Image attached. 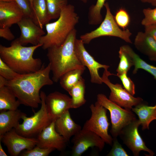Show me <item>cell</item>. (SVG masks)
I'll list each match as a JSON object with an SVG mask.
<instances>
[{
    "mask_svg": "<svg viewBox=\"0 0 156 156\" xmlns=\"http://www.w3.org/2000/svg\"><path fill=\"white\" fill-rule=\"evenodd\" d=\"M51 65L44 64L38 71L20 74L16 79L8 81L6 86L14 93L21 104L37 108L41 104L40 90L45 86L52 85L53 81L50 77Z\"/></svg>",
    "mask_w": 156,
    "mask_h": 156,
    "instance_id": "obj_1",
    "label": "cell"
},
{
    "mask_svg": "<svg viewBox=\"0 0 156 156\" xmlns=\"http://www.w3.org/2000/svg\"><path fill=\"white\" fill-rule=\"evenodd\" d=\"M77 30L75 28L61 45L50 48L47 56L53 74L52 79L57 82L66 72L75 69H85L75 53V44Z\"/></svg>",
    "mask_w": 156,
    "mask_h": 156,
    "instance_id": "obj_2",
    "label": "cell"
},
{
    "mask_svg": "<svg viewBox=\"0 0 156 156\" xmlns=\"http://www.w3.org/2000/svg\"><path fill=\"white\" fill-rule=\"evenodd\" d=\"M42 45L27 47L21 45L17 38L13 40L10 47L0 45V58L17 73L25 74L37 71L43 64L40 58L33 57L35 50Z\"/></svg>",
    "mask_w": 156,
    "mask_h": 156,
    "instance_id": "obj_3",
    "label": "cell"
},
{
    "mask_svg": "<svg viewBox=\"0 0 156 156\" xmlns=\"http://www.w3.org/2000/svg\"><path fill=\"white\" fill-rule=\"evenodd\" d=\"M79 17L74 6L68 4L62 10L57 20L44 26L47 34L41 37L39 44L44 50L61 45L79 22Z\"/></svg>",
    "mask_w": 156,
    "mask_h": 156,
    "instance_id": "obj_4",
    "label": "cell"
},
{
    "mask_svg": "<svg viewBox=\"0 0 156 156\" xmlns=\"http://www.w3.org/2000/svg\"><path fill=\"white\" fill-rule=\"evenodd\" d=\"M106 10L104 19L95 30L80 36L84 44H88L93 39L100 37L112 36L118 38L125 42L132 43L130 37L132 33L128 29H121L116 23L107 2L104 5Z\"/></svg>",
    "mask_w": 156,
    "mask_h": 156,
    "instance_id": "obj_5",
    "label": "cell"
},
{
    "mask_svg": "<svg viewBox=\"0 0 156 156\" xmlns=\"http://www.w3.org/2000/svg\"><path fill=\"white\" fill-rule=\"evenodd\" d=\"M46 95L43 91L40 92L41 107L30 117L24 116L23 123L14 129L19 135L27 138H36L53 121L47 112L45 102Z\"/></svg>",
    "mask_w": 156,
    "mask_h": 156,
    "instance_id": "obj_6",
    "label": "cell"
},
{
    "mask_svg": "<svg viewBox=\"0 0 156 156\" xmlns=\"http://www.w3.org/2000/svg\"><path fill=\"white\" fill-rule=\"evenodd\" d=\"M97 101L110 112L112 124L110 132L113 138L119 136L124 128L137 119L131 110L122 108L103 94L97 95Z\"/></svg>",
    "mask_w": 156,
    "mask_h": 156,
    "instance_id": "obj_7",
    "label": "cell"
},
{
    "mask_svg": "<svg viewBox=\"0 0 156 156\" xmlns=\"http://www.w3.org/2000/svg\"><path fill=\"white\" fill-rule=\"evenodd\" d=\"M91 116L84 123L82 129L91 131L99 136L105 143L111 146L113 138L108 133L109 123L107 115V109L97 101L90 107Z\"/></svg>",
    "mask_w": 156,
    "mask_h": 156,
    "instance_id": "obj_8",
    "label": "cell"
},
{
    "mask_svg": "<svg viewBox=\"0 0 156 156\" xmlns=\"http://www.w3.org/2000/svg\"><path fill=\"white\" fill-rule=\"evenodd\" d=\"M108 69H104L101 78L103 82L109 88L111 92L109 99L121 107L129 110H131L133 106H135L142 103L143 99L138 97H135L130 94L123 88L121 84L112 83L109 79L112 75L116 76L108 71Z\"/></svg>",
    "mask_w": 156,
    "mask_h": 156,
    "instance_id": "obj_9",
    "label": "cell"
},
{
    "mask_svg": "<svg viewBox=\"0 0 156 156\" xmlns=\"http://www.w3.org/2000/svg\"><path fill=\"white\" fill-rule=\"evenodd\" d=\"M140 125L137 119L124 128L119 136L133 155L138 156L140 152L144 151L148 152L149 156H153L154 153L147 147L139 133L138 128Z\"/></svg>",
    "mask_w": 156,
    "mask_h": 156,
    "instance_id": "obj_10",
    "label": "cell"
},
{
    "mask_svg": "<svg viewBox=\"0 0 156 156\" xmlns=\"http://www.w3.org/2000/svg\"><path fill=\"white\" fill-rule=\"evenodd\" d=\"M71 155L80 156L89 148L95 147L100 151L104 148L105 141L94 133L82 129L74 136Z\"/></svg>",
    "mask_w": 156,
    "mask_h": 156,
    "instance_id": "obj_11",
    "label": "cell"
},
{
    "mask_svg": "<svg viewBox=\"0 0 156 156\" xmlns=\"http://www.w3.org/2000/svg\"><path fill=\"white\" fill-rule=\"evenodd\" d=\"M1 141L7 147L10 155L17 156L21 152L30 150L36 145V138H27L18 134L13 128L0 138Z\"/></svg>",
    "mask_w": 156,
    "mask_h": 156,
    "instance_id": "obj_12",
    "label": "cell"
},
{
    "mask_svg": "<svg viewBox=\"0 0 156 156\" xmlns=\"http://www.w3.org/2000/svg\"><path fill=\"white\" fill-rule=\"evenodd\" d=\"M84 44L81 39H76L75 44L76 55L81 64L88 69L92 83L101 84L103 82L99 71L101 68L108 69L109 66L103 64L96 61L85 49Z\"/></svg>",
    "mask_w": 156,
    "mask_h": 156,
    "instance_id": "obj_13",
    "label": "cell"
},
{
    "mask_svg": "<svg viewBox=\"0 0 156 156\" xmlns=\"http://www.w3.org/2000/svg\"><path fill=\"white\" fill-rule=\"evenodd\" d=\"M45 102L48 114L52 121L72 108L71 98L59 92L55 91L46 95Z\"/></svg>",
    "mask_w": 156,
    "mask_h": 156,
    "instance_id": "obj_14",
    "label": "cell"
},
{
    "mask_svg": "<svg viewBox=\"0 0 156 156\" xmlns=\"http://www.w3.org/2000/svg\"><path fill=\"white\" fill-rule=\"evenodd\" d=\"M36 145L42 148H52L62 151L66 148L68 142L56 131L55 120L46 127L36 137Z\"/></svg>",
    "mask_w": 156,
    "mask_h": 156,
    "instance_id": "obj_15",
    "label": "cell"
},
{
    "mask_svg": "<svg viewBox=\"0 0 156 156\" xmlns=\"http://www.w3.org/2000/svg\"><path fill=\"white\" fill-rule=\"evenodd\" d=\"M17 24L21 31V35L17 39L23 45L29 43L37 45L39 44L40 38L45 34L43 29L36 25L30 18L24 16Z\"/></svg>",
    "mask_w": 156,
    "mask_h": 156,
    "instance_id": "obj_16",
    "label": "cell"
},
{
    "mask_svg": "<svg viewBox=\"0 0 156 156\" xmlns=\"http://www.w3.org/2000/svg\"><path fill=\"white\" fill-rule=\"evenodd\" d=\"M24 16L23 11L14 1H0V28L10 27Z\"/></svg>",
    "mask_w": 156,
    "mask_h": 156,
    "instance_id": "obj_17",
    "label": "cell"
},
{
    "mask_svg": "<svg viewBox=\"0 0 156 156\" xmlns=\"http://www.w3.org/2000/svg\"><path fill=\"white\" fill-rule=\"evenodd\" d=\"M55 125L56 131L68 142L82 129L72 119L69 110L55 120Z\"/></svg>",
    "mask_w": 156,
    "mask_h": 156,
    "instance_id": "obj_18",
    "label": "cell"
},
{
    "mask_svg": "<svg viewBox=\"0 0 156 156\" xmlns=\"http://www.w3.org/2000/svg\"><path fill=\"white\" fill-rule=\"evenodd\" d=\"M134 44L140 52L151 61H156V41L144 32L139 31L136 35Z\"/></svg>",
    "mask_w": 156,
    "mask_h": 156,
    "instance_id": "obj_19",
    "label": "cell"
},
{
    "mask_svg": "<svg viewBox=\"0 0 156 156\" xmlns=\"http://www.w3.org/2000/svg\"><path fill=\"white\" fill-rule=\"evenodd\" d=\"M25 113L18 109L0 112V138L12 129L16 128L19 121L25 116Z\"/></svg>",
    "mask_w": 156,
    "mask_h": 156,
    "instance_id": "obj_20",
    "label": "cell"
},
{
    "mask_svg": "<svg viewBox=\"0 0 156 156\" xmlns=\"http://www.w3.org/2000/svg\"><path fill=\"white\" fill-rule=\"evenodd\" d=\"M142 102L133 107L131 110L138 116L142 129L144 130L148 129L150 123L156 120V103L154 106H149Z\"/></svg>",
    "mask_w": 156,
    "mask_h": 156,
    "instance_id": "obj_21",
    "label": "cell"
},
{
    "mask_svg": "<svg viewBox=\"0 0 156 156\" xmlns=\"http://www.w3.org/2000/svg\"><path fill=\"white\" fill-rule=\"evenodd\" d=\"M32 19L37 25L43 29V26L51 19L46 0H33Z\"/></svg>",
    "mask_w": 156,
    "mask_h": 156,
    "instance_id": "obj_22",
    "label": "cell"
},
{
    "mask_svg": "<svg viewBox=\"0 0 156 156\" xmlns=\"http://www.w3.org/2000/svg\"><path fill=\"white\" fill-rule=\"evenodd\" d=\"M11 89L7 86L0 87V112L18 109L21 104Z\"/></svg>",
    "mask_w": 156,
    "mask_h": 156,
    "instance_id": "obj_23",
    "label": "cell"
},
{
    "mask_svg": "<svg viewBox=\"0 0 156 156\" xmlns=\"http://www.w3.org/2000/svg\"><path fill=\"white\" fill-rule=\"evenodd\" d=\"M85 87V81L82 77L68 92L71 97L72 108H79L86 103Z\"/></svg>",
    "mask_w": 156,
    "mask_h": 156,
    "instance_id": "obj_24",
    "label": "cell"
},
{
    "mask_svg": "<svg viewBox=\"0 0 156 156\" xmlns=\"http://www.w3.org/2000/svg\"><path fill=\"white\" fill-rule=\"evenodd\" d=\"M85 69H77L70 70L64 74L60 79L62 87L68 92L82 77Z\"/></svg>",
    "mask_w": 156,
    "mask_h": 156,
    "instance_id": "obj_25",
    "label": "cell"
},
{
    "mask_svg": "<svg viewBox=\"0 0 156 156\" xmlns=\"http://www.w3.org/2000/svg\"><path fill=\"white\" fill-rule=\"evenodd\" d=\"M120 47L129 56L133 62L134 66L133 71V74H136L139 69H142L149 72L152 65L147 63L142 59L128 45H124Z\"/></svg>",
    "mask_w": 156,
    "mask_h": 156,
    "instance_id": "obj_26",
    "label": "cell"
},
{
    "mask_svg": "<svg viewBox=\"0 0 156 156\" xmlns=\"http://www.w3.org/2000/svg\"><path fill=\"white\" fill-rule=\"evenodd\" d=\"M106 0H97L95 5L89 8L88 17L89 25H96L100 24L103 21L101 11Z\"/></svg>",
    "mask_w": 156,
    "mask_h": 156,
    "instance_id": "obj_27",
    "label": "cell"
},
{
    "mask_svg": "<svg viewBox=\"0 0 156 156\" xmlns=\"http://www.w3.org/2000/svg\"><path fill=\"white\" fill-rule=\"evenodd\" d=\"M51 19L58 18L62 10L68 5V0H46Z\"/></svg>",
    "mask_w": 156,
    "mask_h": 156,
    "instance_id": "obj_28",
    "label": "cell"
},
{
    "mask_svg": "<svg viewBox=\"0 0 156 156\" xmlns=\"http://www.w3.org/2000/svg\"><path fill=\"white\" fill-rule=\"evenodd\" d=\"M120 62L116 70V76L127 73L133 66V62L127 54L120 47L118 51Z\"/></svg>",
    "mask_w": 156,
    "mask_h": 156,
    "instance_id": "obj_29",
    "label": "cell"
},
{
    "mask_svg": "<svg viewBox=\"0 0 156 156\" xmlns=\"http://www.w3.org/2000/svg\"><path fill=\"white\" fill-rule=\"evenodd\" d=\"M114 17L116 23L120 28L123 29H127L130 22V17L125 9L121 8L118 10Z\"/></svg>",
    "mask_w": 156,
    "mask_h": 156,
    "instance_id": "obj_30",
    "label": "cell"
},
{
    "mask_svg": "<svg viewBox=\"0 0 156 156\" xmlns=\"http://www.w3.org/2000/svg\"><path fill=\"white\" fill-rule=\"evenodd\" d=\"M55 150L52 148H42L36 145L30 150H24L20 155L21 156H47Z\"/></svg>",
    "mask_w": 156,
    "mask_h": 156,
    "instance_id": "obj_31",
    "label": "cell"
},
{
    "mask_svg": "<svg viewBox=\"0 0 156 156\" xmlns=\"http://www.w3.org/2000/svg\"><path fill=\"white\" fill-rule=\"evenodd\" d=\"M20 74L11 68L0 58V76L10 81L16 79Z\"/></svg>",
    "mask_w": 156,
    "mask_h": 156,
    "instance_id": "obj_32",
    "label": "cell"
},
{
    "mask_svg": "<svg viewBox=\"0 0 156 156\" xmlns=\"http://www.w3.org/2000/svg\"><path fill=\"white\" fill-rule=\"evenodd\" d=\"M144 18L141 21L142 25L144 26L156 24V7L154 9L148 8L142 10Z\"/></svg>",
    "mask_w": 156,
    "mask_h": 156,
    "instance_id": "obj_33",
    "label": "cell"
},
{
    "mask_svg": "<svg viewBox=\"0 0 156 156\" xmlns=\"http://www.w3.org/2000/svg\"><path fill=\"white\" fill-rule=\"evenodd\" d=\"M129 155L119 142L117 138H113L112 147L107 156H128Z\"/></svg>",
    "mask_w": 156,
    "mask_h": 156,
    "instance_id": "obj_34",
    "label": "cell"
},
{
    "mask_svg": "<svg viewBox=\"0 0 156 156\" xmlns=\"http://www.w3.org/2000/svg\"><path fill=\"white\" fill-rule=\"evenodd\" d=\"M121 81L125 88L130 94L133 96L135 93V84L130 78L127 75V73H124L118 75Z\"/></svg>",
    "mask_w": 156,
    "mask_h": 156,
    "instance_id": "obj_35",
    "label": "cell"
},
{
    "mask_svg": "<svg viewBox=\"0 0 156 156\" xmlns=\"http://www.w3.org/2000/svg\"><path fill=\"white\" fill-rule=\"evenodd\" d=\"M23 11L24 16L32 19L33 12L29 0H14Z\"/></svg>",
    "mask_w": 156,
    "mask_h": 156,
    "instance_id": "obj_36",
    "label": "cell"
},
{
    "mask_svg": "<svg viewBox=\"0 0 156 156\" xmlns=\"http://www.w3.org/2000/svg\"><path fill=\"white\" fill-rule=\"evenodd\" d=\"M9 27L0 28V37L8 41L12 40L15 38Z\"/></svg>",
    "mask_w": 156,
    "mask_h": 156,
    "instance_id": "obj_37",
    "label": "cell"
},
{
    "mask_svg": "<svg viewBox=\"0 0 156 156\" xmlns=\"http://www.w3.org/2000/svg\"><path fill=\"white\" fill-rule=\"evenodd\" d=\"M144 27V32L151 36L156 41V24Z\"/></svg>",
    "mask_w": 156,
    "mask_h": 156,
    "instance_id": "obj_38",
    "label": "cell"
},
{
    "mask_svg": "<svg viewBox=\"0 0 156 156\" xmlns=\"http://www.w3.org/2000/svg\"><path fill=\"white\" fill-rule=\"evenodd\" d=\"M143 3H148L150 4L153 6L156 7V0H140Z\"/></svg>",
    "mask_w": 156,
    "mask_h": 156,
    "instance_id": "obj_39",
    "label": "cell"
},
{
    "mask_svg": "<svg viewBox=\"0 0 156 156\" xmlns=\"http://www.w3.org/2000/svg\"><path fill=\"white\" fill-rule=\"evenodd\" d=\"M156 80V66L152 65L149 72Z\"/></svg>",
    "mask_w": 156,
    "mask_h": 156,
    "instance_id": "obj_40",
    "label": "cell"
},
{
    "mask_svg": "<svg viewBox=\"0 0 156 156\" xmlns=\"http://www.w3.org/2000/svg\"><path fill=\"white\" fill-rule=\"evenodd\" d=\"M8 80L1 76H0V87L7 85Z\"/></svg>",
    "mask_w": 156,
    "mask_h": 156,
    "instance_id": "obj_41",
    "label": "cell"
},
{
    "mask_svg": "<svg viewBox=\"0 0 156 156\" xmlns=\"http://www.w3.org/2000/svg\"><path fill=\"white\" fill-rule=\"evenodd\" d=\"M0 156H7V154L4 151L1 145V142H0Z\"/></svg>",
    "mask_w": 156,
    "mask_h": 156,
    "instance_id": "obj_42",
    "label": "cell"
},
{
    "mask_svg": "<svg viewBox=\"0 0 156 156\" xmlns=\"http://www.w3.org/2000/svg\"><path fill=\"white\" fill-rule=\"evenodd\" d=\"M84 3H86L89 0H79Z\"/></svg>",
    "mask_w": 156,
    "mask_h": 156,
    "instance_id": "obj_43",
    "label": "cell"
},
{
    "mask_svg": "<svg viewBox=\"0 0 156 156\" xmlns=\"http://www.w3.org/2000/svg\"><path fill=\"white\" fill-rule=\"evenodd\" d=\"M14 1V0H0V1Z\"/></svg>",
    "mask_w": 156,
    "mask_h": 156,
    "instance_id": "obj_44",
    "label": "cell"
},
{
    "mask_svg": "<svg viewBox=\"0 0 156 156\" xmlns=\"http://www.w3.org/2000/svg\"><path fill=\"white\" fill-rule=\"evenodd\" d=\"M29 0V1H30V3H31V6L32 8V2H33V0Z\"/></svg>",
    "mask_w": 156,
    "mask_h": 156,
    "instance_id": "obj_45",
    "label": "cell"
}]
</instances>
